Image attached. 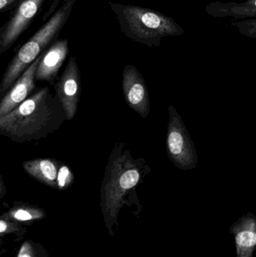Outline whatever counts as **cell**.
I'll return each instance as SVG.
<instances>
[{"mask_svg": "<svg viewBox=\"0 0 256 257\" xmlns=\"http://www.w3.org/2000/svg\"><path fill=\"white\" fill-rule=\"evenodd\" d=\"M150 172L144 158L134 159L126 143L117 142L108 159L101 186V209L108 235L114 238L120 227L119 214L126 205L138 218L143 205L136 189Z\"/></svg>", "mask_w": 256, "mask_h": 257, "instance_id": "obj_1", "label": "cell"}, {"mask_svg": "<svg viewBox=\"0 0 256 257\" xmlns=\"http://www.w3.org/2000/svg\"><path fill=\"white\" fill-rule=\"evenodd\" d=\"M65 120L60 101L45 87L0 117V136L17 143L39 142L58 130Z\"/></svg>", "mask_w": 256, "mask_h": 257, "instance_id": "obj_2", "label": "cell"}, {"mask_svg": "<svg viewBox=\"0 0 256 257\" xmlns=\"http://www.w3.org/2000/svg\"><path fill=\"white\" fill-rule=\"evenodd\" d=\"M109 5L117 15L120 31L129 39L150 48L160 46L164 37L184 33V30L173 18L159 11L121 3Z\"/></svg>", "mask_w": 256, "mask_h": 257, "instance_id": "obj_3", "label": "cell"}, {"mask_svg": "<svg viewBox=\"0 0 256 257\" xmlns=\"http://www.w3.org/2000/svg\"><path fill=\"white\" fill-rule=\"evenodd\" d=\"M76 0H65L46 24L39 29L12 59L0 83V99L27 70V68L44 52L45 48L56 40L67 22Z\"/></svg>", "mask_w": 256, "mask_h": 257, "instance_id": "obj_4", "label": "cell"}, {"mask_svg": "<svg viewBox=\"0 0 256 257\" xmlns=\"http://www.w3.org/2000/svg\"><path fill=\"white\" fill-rule=\"evenodd\" d=\"M168 112L167 154L176 167L183 171L192 170L196 168L198 161L195 145L181 117L172 105L168 106Z\"/></svg>", "mask_w": 256, "mask_h": 257, "instance_id": "obj_5", "label": "cell"}, {"mask_svg": "<svg viewBox=\"0 0 256 257\" xmlns=\"http://www.w3.org/2000/svg\"><path fill=\"white\" fill-rule=\"evenodd\" d=\"M54 86L66 120H72L78 111L81 92V75L74 56L70 57L64 72Z\"/></svg>", "mask_w": 256, "mask_h": 257, "instance_id": "obj_6", "label": "cell"}, {"mask_svg": "<svg viewBox=\"0 0 256 257\" xmlns=\"http://www.w3.org/2000/svg\"><path fill=\"white\" fill-rule=\"evenodd\" d=\"M45 0H21L12 18L1 30L0 54L6 52L28 28Z\"/></svg>", "mask_w": 256, "mask_h": 257, "instance_id": "obj_7", "label": "cell"}, {"mask_svg": "<svg viewBox=\"0 0 256 257\" xmlns=\"http://www.w3.org/2000/svg\"><path fill=\"white\" fill-rule=\"evenodd\" d=\"M123 90L128 106L141 117H148L150 110L148 89L142 75L132 65H127L123 69Z\"/></svg>", "mask_w": 256, "mask_h": 257, "instance_id": "obj_8", "label": "cell"}, {"mask_svg": "<svg viewBox=\"0 0 256 257\" xmlns=\"http://www.w3.org/2000/svg\"><path fill=\"white\" fill-rule=\"evenodd\" d=\"M42 54L27 68L0 99V117L15 109L30 96L36 87V72Z\"/></svg>", "mask_w": 256, "mask_h": 257, "instance_id": "obj_9", "label": "cell"}, {"mask_svg": "<svg viewBox=\"0 0 256 257\" xmlns=\"http://www.w3.org/2000/svg\"><path fill=\"white\" fill-rule=\"evenodd\" d=\"M67 39H59L42 54L36 72V81H46L54 85L58 72L69 54Z\"/></svg>", "mask_w": 256, "mask_h": 257, "instance_id": "obj_10", "label": "cell"}, {"mask_svg": "<svg viewBox=\"0 0 256 257\" xmlns=\"http://www.w3.org/2000/svg\"><path fill=\"white\" fill-rule=\"evenodd\" d=\"M234 236L236 257H252L256 248V216L252 212L240 217L229 228Z\"/></svg>", "mask_w": 256, "mask_h": 257, "instance_id": "obj_11", "label": "cell"}, {"mask_svg": "<svg viewBox=\"0 0 256 257\" xmlns=\"http://www.w3.org/2000/svg\"><path fill=\"white\" fill-rule=\"evenodd\" d=\"M60 162L53 158H37L27 160L23 169L32 178L48 187L57 189V177Z\"/></svg>", "mask_w": 256, "mask_h": 257, "instance_id": "obj_12", "label": "cell"}, {"mask_svg": "<svg viewBox=\"0 0 256 257\" xmlns=\"http://www.w3.org/2000/svg\"><path fill=\"white\" fill-rule=\"evenodd\" d=\"M205 12L214 18H255L256 0H247L241 3L214 2L207 5Z\"/></svg>", "mask_w": 256, "mask_h": 257, "instance_id": "obj_13", "label": "cell"}, {"mask_svg": "<svg viewBox=\"0 0 256 257\" xmlns=\"http://www.w3.org/2000/svg\"><path fill=\"white\" fill-rule=\"evenodd\" d=\"M3 216L12 221L21 223H32L46 217V212L43 208L27 202H15L13 206Z\"/></svg>", "mask_w": 256, "mask_h": 257, "instance_id": "obj_14", "label": "cell"}, {"mask_svg": "<svg viewBox=\"0 0 256 257\" xmlns=\"http://www.w3.org/2000/svg\"><path fill=\"white\" fill-rule=\"evenodd\" d=\"M27 233L24 225L6 218L3 214L0 215V238L6 235H15V241H21Z\"/></svg>", "mask_w": 256, "mask_h": 257, "instance_id": "obj_15", "label": "cell"}, {"mask_svg": "<svg viewBox=\"0 0 256 257\" xmlns=\"http://www.w3.org/2000/svg\"><path fill=\"white\" fill-rule=\"evenodd\" d=\"M17 257H49V254L42 244L27 240L18 250Z\"/></svg>", "mask_w": 256, "mask_h": 257, "instance_id": "obj_16", "label": "cell"}, {"mask_svg": "<svg viewBox=\"0 0 256 257\" xmlns=\"http://www.w3.org/2000/svg\"><path fill=\"white\" fill-rule=\"evenodd\" d=\"M75 182V175L70 168L60 163L57 177V190H66Z\"/></svg>", "mask_w": 256, "mask_h": 257, "instance_id": "obj_17", "label": "cell"}, {"mask_svg": "<svg viewBox=\"0 0 256 257\" xmlns=\"http://www.w3.org/2000/svg\"><path fill=\"white\" fill-rule=\"evenodd\" d=\"M231 25L234 26L238 29L239 32L241 34L247 36L249 38L255 39L256 38V20H248V21L231 22Z\"/></svg>", "mask_w": 256, "mask_h": 257, "instance_id": "obj_18", "label": "cell"}, {"mask_svg": "<svg viewBox=\"0 0 256 257\" xmlns=\"http://www.w3.org/2000/svg\"><path fill=\"white\" fill-rule=\"evenodd\" d=\"M21 0H0V13L16 8Z\"/></svg>", "mask_w": 256, "mask_h": 257, "instance_id": "obj_19", "label": "cell"}, {"mask_svg": "<svg viewBox=\"0 0 256 257\" xmlns=\"http://www.w3.org/2000/svg\"><path fill=\"white\" fill-rule=\"evenodd\" d=\"M6 193V187L5 185L4 181H3V176L0 173V201L4 197Z\"/></svg>", "mask_w": 256, "mask_h": 257, "instance_id": "obj_20", "label": "cell"}, {"mask_svg": "<svg viewBox=\"0 0 256 257\" xmlns=\"http://www.w3.org/2000/svg\"><path fill=\"white\" fill-rule=\"evenodd\" d=\"M3 245H4V241H3V238H0V255L5 253V249L3 247Z\"/></svg>", "mask_w": 256, "mask_h": 257, "instance_id": "obj_21", "label": "cell"}, {"mask_svg": "<svg viewBox=\"0 0 256 257\" xmlns=\"http://www.w3.org/2000/svg\"><path fill=\"white\" fill-rule=\"evenodd\" d=\"M0 42H1V28H0Z\"/></svg>", "mask_w": 256, "mask_h": 257, "instance_id": "obj_22", "label": "cell"}]
</instances>
